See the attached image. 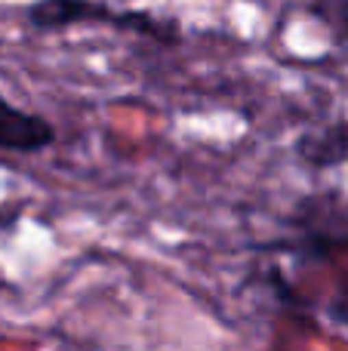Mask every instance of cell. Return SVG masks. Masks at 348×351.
Segmentation results:
<instances>
[{"label": "cell", "mask_w": 348, "mask_h": 351, "mask_svg": "<svg viewBox=\"0 0 348 351\" xmlns=\"http://www.w3.org/2000/svg\"><path fill=\"white\" fill-rule=\"evenodd\" d=\"M55 142V127L34 111L18 108L0 93V154H37Z\"/></svg>", "instance_id": "3"}, {"label": "cell", "mask_w": 348, "mask_h": 351, "mask_svg": "<svg viewBox=\"0 0 348 351\" xmlns=\"http://www.w3.org/2000/svg\"><path fill=\"white\" fill-rule=\"evenodd\" d=\"M296 160L308 170H336L348 164V121H330L296 136Z\"/></svg>", "instance_id": "4"}, {"label": "cell", "mask_w": 348, "mask_h": 351, "mask_svg": "<svg viewBox=\"0 0 348 351\" xmlns=\"http://www.w3.org/2000/svg\"><path fill=\"white\" fill-rule=\"evenodd\" d=\"M259 250L293 253L302 259H330L348 253V194L327 188L296 200L290 216V237L271 241Z\"/></svg>", "instance_id": "1"}, {"label": "cell", "mask_w": 348, "mask_h": 351, "mask_svg": "<svg viewBox=\"0 0 348 351\" xmlns=\"http://www.w3.org/2000/svg\"><path fill=\"white\" fill-rule=\"evenodd\" d=\"M25 22L34 31H65L84 25H111L117 28L121 12L108 0H31Z\"/></svg>", "instance_id": "2"}, {"label": "cell", "mask_w": 348, "mask_h": 351, "mask_svg": "<svg viewBox=\"0 0 348 351\" xmlns=\"http://www.w3.org/2000/svg\"><path fill=\"white\" fill-rule=\"evenodd\" d=\"M306 12L324 25L336 47H348V0H308Z\"/></svg>", "instance_id": "5"}]
</instances>
